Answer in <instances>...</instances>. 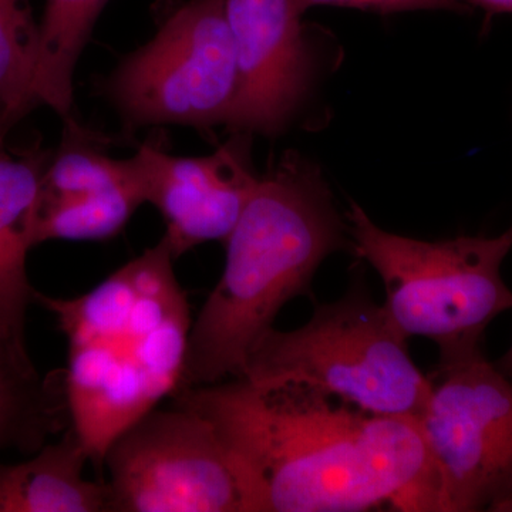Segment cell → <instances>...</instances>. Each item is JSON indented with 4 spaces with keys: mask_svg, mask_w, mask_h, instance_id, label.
I'll return each mask as SVG.
<instances>
[{
    "mask_svg": "<svg viewBox=\"0 0 512 512\" xmlns=\"http://www.w3.org/2000/svg\"><path fill=\"white\" fill-rule=\"evenodd\" d=\"M234 461L249 512H443L419 423L296 382L232 377L178 389Z\"/></svg>",
    "mask_w": 512,
    "mask_h": 512,
    "instance_id": "1",
    "label": "cell"
},
{
    "mask_svg": "<svg viewBox=\"0 0 512 512\" xmlns=\"http://www.w3.org/2000/svg\"><path fill=\"white\" fill-rule=\"evenodd\" d=\"M174 262L161 238L83 295L35 293L67 340L70 427L97 466L119 434L180 387L194 319Z\"/></svg>",
    "mask_w": 512,
    "mask_h": 512,
    "instance_id": "2",
    "label": "cell"
},
{
    "mask_svg": "<svg viewBox=\"0 0 512 512\" xmlns=\"http://www.w3.org/2000/svg\"><path fill=\"white\" fill-rule=\"evenodd\" d=\"M227 244L224 272L192 320L178 389L241 377L286 303L346 248L345 224L318 168L292 157L259 178Z\"/></svg>",
    "mask_w": 512,
    "mask_h": 512,
    "instance_id": "3",
    "label": "cell"
},
{
    "mask_svg": "<svg viewBox=\"0 0 512 512\" xmlns=\"http://www.w3.org/2000/svg\"><path fill=\"white\" fill-rule=\"evenodd\" d=\"M346 218L353 251L382 279L383 308L404 338L436 343L440 362L483 350L485 329L512 309L501 275L510 232L427 242L384 231L356 202Z\"/></svg>",
    "mask_w": 512,
    "mask_h": 512,
    "instance_id": "4",
    "label": "cell"
},
{
    "mask_svg": "<svg viewBox=\"0 0 512 512\" xmlns=\"http://www.w3.org/2000/svg\"><path fill=\"white\" fill-rule=\"evenodd\" d=\"M407 340L383 303L353 286L339 301L318 303L301 328L272 329L241 377L302 383L362 412L419 420L431 380L413 362Z\"/></svg>",
    "mask_w": 512,
    "mask_h": 512,
    "instance_id": "5",
    "label": "cell"
},
{
    "mask_svg": "<svg viewBox=\"0 0 512 512\" xmlns=\"http://www.w3.org/2000/svg\"><path fill=\"white\" fill-rule=\"evenodd\" d=\"M417 420L443 512L491 511L512 497V382L483 350L440 362Z\"/></svg>",
    "mask_w": 512,
    "mask_h": 512,
    "instance_id": "6",
    "label": "cell"
},
{
    "mask_svg": "<svg viewBox=\"0 0 512 512\" xmlns=\"http://www.w3.org/2000/svg\"><path fill=\"white\" fill-rule=\"evenodd\" d=\"M110 512H249L237 467L214 426L174 403L107 448Z\"/></svg>",
    "mask_w": 512,
    "mask_h": 512,
    "instance_id": "7",
    "label": "cell"
},
{
    "mask_svg": "<svg viewBox=\"0 0 512 512\" xmlns=\"http://www.w3.org/2000/svg\"><path fill=\"white\" fill-rule=\"evenodd\" d=\"M238 90L225 0H191L178 9L113 80L114 99L141 124L228 123Z\"/></svg>",
    "mask_w": 512,
    "mask_h": 512,
    "instance_id": "8",
    "label": "cell"
},
{
    "mask_svg": "<svg viewBox=\"0 0 512 512\" xmlns=\"http://www.w3.org/2000/svg\"><path fill=\"white\" fill-rule=\"evenodd\" d=\"M239 90L228 126L274 134L308 89L311 56L295 0H225Z\"/></svg>",
    "mask_w": 512,
    "mask_h": 512,
    "instance_id": "9",
    "label": "cell"
},
{
    "mask_svg": "<svg viewBox=\"0 0 512 512\" xmlns=\"http://www.w3.org/2000/svg\"><path fill=\"white\" fill-rule=\"evenodd\" d=\"M134 160L175 261L205 242H225L259 181L238 143L205 157H174L146 143Z\"/></svg>",
    "mask_w": 512,
    "mask_h": 512,
    "instance_id": "10",
    "label": "cell"
},
{
    "mask_svg": "<svg viewBox=\"0 0 512 512\" xmlns=\"http://www.w3.org/2000/svg\"><path fill=\"white\" fill-rule=\"evenodd\" d=\"M49 157L40 148L12 150L0 133V343L28 357L26 313L35 302L28 254L36 247L37 217Z\"/></svg>",
    "mask_w": 512,
    "mask_h": 512,
    "instance_id": "11",
    "label": "cell"
},
{
    "mask_svg": "<svg viewBox=\"0 0 512 512\" xmlns=\"http://www.w3.org/2000/svg\"><path fill=\"white\" fill-rule=\"evenodd\" d=\"M90 456L72 427L28 461L0 463V512H110L106 481H90Z\"/></svg>",
    "mask_w": 512,
    "mask_h": 512,
    "instance_id": "12",
    "label": "cell"
},
{
    "mask_svg": "<svg viewBox=\"0 0 512 512\" xmlns=\"http://www.w3.org/2000/svg\"><path fill=\"white\" fill-rule=\"evenodd\" d=\"M66 423L63 372L42 377L30 357L0 343V453L35 454Z\"/></svg>",
    "mask_w": 512,
    "mask_h": 512,
    "instance_id": "13",
    "label": "cell"
},
{
    "mask_svg": "<svg viewBox=\"0 0 512 512\" xmlns=\"http://www.w3.org/2000/svg\"><path fill=\"white\" fill-rule=\"evenodd\" d=\"M106 3L107 0H46L39 25L33 104H46L63 119L69 117L74 67Z\"/></svg>",
    "mask_w": 512,
    "mask_h": 512,
    "instance_id": "14",
    "label": "cell"
},
{
    "mask_svg": "<svg viewBox=\"0 0 512 512\" xmlns=\"http://www.w3.org/2000/svg\"><path fill=\"white\" fill-rule=\"evenodd\" d=\"M136 167L137 174L133 180L109 190L72 200L42 198L37 217L36 244L52 239L100 241L119 234L137 208L147 202L137 163Z\"/></svg>",
    "mask_w": 512,
    "mask_h": 512,
    "instance_id": "15",
    "label": "cell"
},
{
    "mask_svg": "<svg viewBox=\"0 0 512 512\" xmlns=\"http://www.w3.org/2000/svg\"><path fill=\"white\" fill-rule=\"evenodd\" d=\"M40 26L29 0H0V117L18 119L33 106Z\"/></svg>",
    "mask_w": 512,
    "mask_h": 512,
    "instance_id": "16",
    "label": "cell"
},
{
    "mask_svg": "<svg viewBox=\"0 0 512 512\" xmlns=\"http://www.w3.org/2000/svg\"><path fill=\"white\" fill-rule=\"evenodd\" d=\"M136 174L133 158L113 160L89 148L67 147L47 164L42 198L72 200L84 197L133 180Z\"/></svg>",
    "mask_w": 512,
    "mask_h": 512,
    "instance_id": "17",
    "label": "cell"
},
{
    "mask_svg": "<svg viewBox=\"0 0 512 512\" xmlns=\"http://www.w3.org/2000/svg\"><path fill=\"white\" fill-rule=\"evenodd\" d=\"M295 3L302 15L315 6H340V8L370 10L377 13L464 8L458 0H295Z\"/></svg>",
    "mask_w": 512,
    "mask_h": 512,
    "instance_id": "18",
    "label": "cell"
},
{
    "mask_svg": "<svg viewBox=\"0 0 512 512\" xmlns=\"http://www.w3.org/2000/svg\"><path fill=\"white\" fill-rule=\"evenodd\" d=\"M458 2L463 6L470 3L490 13H511L512 15V0H458Z\"/></svg>",
    "mask_w": 512,
    "mask_h": 512,
    "instance_id": "19",
    "label": "cell"
},
{
    "mask_svg": "<svg viewBox=\"0 0 512 512\" xmlns=\"http://www.w3.org/2000/svg\"><path fill=\"white\" fill-rule=\"evenodd\" d=\"M495 365H497L498 369H500L504 375L512 377V345L511 348L508 349V352L505 353V355L501 357L500 360L495 362Z\"/></svg>",
    "mask_w": 512,
    "mask_h": 512,
    "instance_id": "20",
    "label": "cell"
},
{
    "mask_svg": "<svg viewBox=\"0 0 512 512\" xmlns=\"http://www.w3.org/2000/svg\"><path fill=\"white\" fill-rule=\"evenodd\" d=\"M491 512H512V497L503 501V503L495 505Z\"/></svg>",
    "mask_w": 512,
    "mask_h": 512,
    "instance_id": "21",
    "label": "cell"
},
{
    "mask_svg": "<svg viewBox=\"0 0 512 512\" xmlns=\"http://www.w3.org/2000/svg\"><path fill=\"white\" fill-rule=\"evenodd\" d=\"M508 232H510V234L512 235V227L508 229Z\"/></svg>",
    "mask_w": 512,
    "mask_h": 512,
    "instance_id": "22",
    "label": "cell"
}]
</instances>
